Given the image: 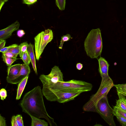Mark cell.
Segmentation results:
<instances>
[{
	"label": "cell",
	"instance_id": "obj_1",
	"mask_svg": "<svg viewBox=\"0 0 126 126\" xmlns=\"http://www.w3.org/2000/svg\"><path fill=\"white\" fill-rule=\"evenodd\" d=\"M41 87L37 86L26 93L20 103L22 111L37 118H44L50 126H57L53 118L48 114L46 110Z\"/></svg>",
	"mask_w": 126,
	"mask_h": 126
},
{
	"label": "cell",
	"instance_id": "obj_2",
	"mask_svg": "<svg viewBox=\"0 0 126 126\" xmlns=\"http://www.w3.org/2000/svg\"><path fill=\"white\" fill-rule=\"evenodd\" d=\"M92 87V84L90 83L82 81L73 79L66 81L58 82L50 85H43L42 90L45 96L51 92L58 91L82 93L91 90Z\"/></svg>",
	"mask_w": 126,
	"mask_h": 126
},
{
	"label": "cell",
	"instance_id": "obj_3",
	"mask_svg": "<svg viewBox=\"0 0 126 126\" xmlns=\"http://www.w3.org/2000/svg\"><path fill=\"white\" fill-rule=\"evenodd\" d=\"M84 46L86 54L91 58H97L101 55L103 45L99 28L93 29L90 31L85 40Z\"/></svg>",
	"mask_w": 126,
	"mask_h": 126
},
{
	"label": "cell",
	"instance_id": "obj_4",
	"mask_svg": "<svg viewBox=\"0 0 126 126\" xmlns=\"http://www.w3.org/2000/svg\"><path fill=\"white\" fill-rule=\"evenodd\" d=\"M114 84L109 76L102 78L101 82L98 90L90 97V99L83 106L82 109L85 111L95 112L96 105L102 98L107 97V95Z\"/></svg>",
	"mask_w": 126,
	"mask_h": 126
},
{
	"label": "cell",
	"instance_id": "obj_5",
	"mask_svg": "<svg viewBox=\"0 0 126 126\" xmlns=\"http://www.w3.org/2000/svg\"><path fill=\"white\" fill-rule=\"evenodd\" d=\"M95 112L99 113L110 126H116L113 119V109L110 106L107 97H103L98 102L95 107Z\"/></svg>",
	"mask_w": 126,
	"mask_h": 126
},
{
	"label": "cell",
	"instance_id": "obj_6",
	"mask_svg": "<svg viewBox=\"0 0 126 126\" xmlns=\"http://www.w3.org/2000/svg\"><path fill=\"white\" fill-rule=\"evenodd\" d=\"M53 38V32L49 29L41 32L34 37L35 50L37 60H39L46 46Z\"/></svg>",
	"mask_w": 126,
	"mask_h": 126
},
{
	"label": "cell",
	"instance_id": "obj_7",
	"mask_svg": "<svg viewBox=\"0 0 126 126\" xmlns=\"http://www.w3.org/2000/svg\"><path fill=\"white\" fill-rule=\"evenodd\" d=\"M39 79L43 85H48L58 82L64 81L63 74L58 66H54L50 73L47 75H41Z\"/></svg>",
	"mask_w": 126,
	"mask_h": 126
},
{
	"label": "cell",
	"instance_id": "obj_8",
	"mask_svg": "<svg viewBox=\"0 0 126 126\" xmlns=\"http://www.w3.org/2000/svg\"><path fill=\"white\" fill-rule=\"evenodd\" d=\"M81 93L80 92L71 93L58 91L51 92L45 96L49 101H57L59 103H63L73 100Z\"/></svg>",
	"mask_w": 126,
	"mask_h": 126
},
{
	"label": "cell",
	"instance_id": "obj_9",
	"mask_svg": "<svg viewBox=\"0 0 126 126\" xmlns=\"http://www.w3.org/2000/svg\"><path fill=\"white\" fill-rule=\"evenodd\" d=\"M30 72L29 65L25 63L21 64V69L19 73L8 83L14 84L18 83L26 77L29 76Z\"/></svg>",
	"mask_w": 126,
	"mask_h": 126
},
{
	"label": "cell",
	"instance_id": "obj_10",
	"mask_svg": "<svg viewBox=\"0 0 126 126\" xmlns=\"http://www.w3.org/2000/svg\"><path fill=\"white\" fill-rule=\"evenodd\" d=\"M19 22L16 20L6 28L0 31V39H6L11 36L14 31L18 30L20 27Z\"/></svg>",
	"mask_w": 126,
	"mask_h": 126
},
{
	"label": "cell",
	"instance_id": "obj_11",
	"mask_svg": "<svg viewBox=\"0 0 126 126\" xmlns=\"http://www.w3.org/2000/svg\"><path fill=\"white\" fill-rule=\"evenodd\" d=\"M99 72L102 78L109 76L108 73L109 65L108 62L104 58L100 57L98 59Z\"/></svg>",
	"mask_w": 126,
	"mask_h": 126
},
{
	"label": "cell",
	"instance_id": "obj_12",
	"mask_svg": "<svg viewBox=\"0 0 126 126\" xmlns=\"http://www.w3.org/2000/svg\"><path fill=\"white\" fill-rule=\"evenodd\" d=\"M21 64H18L8 67L7 72V76L6 80L8 82L19 73L21 69Z\"/></svg>",
	"mask_w": 126,
	"mask_h": 126
},
{
	"label": "cell",
	"instance_id": "obj_13",
	"mask_svg": "<svg viewBox=\"0 0 126 126\" xmlns=\"http://www.w3.org/2000/svg\"><path fill=\"white\" fill-rule=\"evenodd\" d=\"M33 48V45L30 43L28 44V46L27 51L29 55L33 70L35 73L37 75L38 73L36 66V61Z\"/></svg>",
	"mask_w": 126,
	"mask_h": 126
},
{
	"label": "cell",
	"instance_id": "obj_14",
	"mask_svg": "<svg viewBox=\"0 0 126 126\" xmlns=\"http://www.w3.org/2000/svg\"><path fill=\"white\" fill-rule=\"evenodd\" d=\"M119 99L117 100L115 106L126 111V99L125 96L120 93H117Z\"/></svg>",
	"mask_w": 126,
	"mask_h": 126
},
{
	"label": "cell",
	"instance_id": "obj_15",
	"mask_svg": "<svg viewBox=\"0 0 126 126\" xmlns=\"http://www.w3.org/2000/svg\"><path fill=\"white\" fill-rule=\"evenodd\" d=\"M29 76L26 77L18 83L16 98V100H18L20 99L27 82Z\"/></svg>",
	"mask_w": 126,
	"mask_h": 126
},
{
	"label": "cell",
	"instance_id": "obj_16",
	"mask_svg": "<svg viewBox=\"0 0 126 126\" xmlns=\"http://www.w3.org/2000/svg\"><path fill=\"white\" fill-rule=\"evenodd\" d=\"M32 119L31 126H48V123L44 120H42L30 115Z\"/></svg>",
	"mask_w": 126,
	"mask_h": 126
},
{
	"label": "cell",
	"instance_id": "obj_17",
	"mask_svg": "<svg viewBox=\"0 0 126 126\" xmlns=\"http://www.w3.org/2000/svg\"><path fill=\"white\" fill-rule=\"evenodd\" d=\"M3 60L6 63L8 67L11 66L12 64L17 59L16 58L9 57L2 54V55Z\"/></svg>",
	"mask_w": 126,
	"mask_h": 126
},
{
	"label": "cell",
	"instance_id": "obj_18",
	"mask_svg": "<svg viewBox=\"0 0 126 126\" xmlns=\"http://www.w3.org/2000/svg\"><path fill=\"white\" fill-rule=\"evenodd\" d=\"M28 45V44L27 42H23L19 45V55L21 58L24 53L27 50Z\"/></svg>",
	"mask_w": 126,
	"mask_h": 126
},
{
	"label": "cell",
	"instance_id": "obj_19",
	"mask_svg": "<svg viewBox=\"0 0 126 126\" xmlns=\"http://www.w3.org/2000/svg\"><path fill=\"white\" fill-rule=\"evenodd\" d=\"M24 63L29 65L31 62L29 55L27 50L24 53L21 58Z\"/></svg>",
	"mask_w": 126,
	"mask_h": 126
},
{
	"label": "cell",
	"instance_id": "obj_20",
	"mask_svg": "<svg viewBox=\"0 0 126 126\" xmlns=\"http://www.w3.org/2000/svg\"><path fill=\"white\" fill-rule=\"evenodd\" d=\"M114 116L117 118L118 120L122 126H126V118L114 111Z\"/></svg>",
	"mask_w": 126,
	"mask_h": 126
},
{
	"label": "cell",
	"instance_id": "obj_21",
	"mask_svg": "<svg viewBox=\"0 0 126 126\" xmlns=\"http://www.w3.org/2000/svg\"><path fill=\"white\" fill-rule=\"evenodd\" d=\"M72 38L71 37L70 35L68 34L63 35L61 37V39L60 41V43L59 48L62 49L63 44L64 42L65 41H67L70 40V38Z\"/></svg>",
	"mask_w": 126,
	"mask_h": 126
},
{
	"label": "cell",
	"instance_id": "obj_22",
	"mask_svg": "<svg viewBox=\"0 0 126 126\" xmlns=\"http://www.w3.org/2000/svg\"><path fill=\"white\" fill-rule=\"evenodd\" d=\"M56 3L60 10H63L65 8V0H56Z\"/></svg>",
	"mask_w": 126,
	"mask_h": 126
},
{
	"label": "cell",
	"instance_id": "obj_23",
	"mask_svg": "<svg viewBox=\"0 0 126 126\" xmlns=\"http://www.w3.org/2000/svg\"><path fill=\"white\" fill-rule=\"evenodd\" d=\"M114 86L116 88L117 93L126 90V83L117 85L114 84Z\"/></svg>",
	"mask_w": 126,
	"mask_h": 126
},
{
	"label": "cell",
	"instance_id": "obj_24",
	"mask_svg": "<svg viewBox=\"0 0 126 126\" xmlns=\"http://www.w3.org/2000/svg\"><path fill=\"white\" fill-rule=\"evenodd\" d=\"M113 110L126 118V111H124L115 106H113Z\"/></svg>",
	"mask_w": 126,
	"mask_h": 126
},
{
	"label": "cell",
	"instance_id": "obj_25",
	"mask_svg": "<svg viewBox=\"0 0 126 126\" xmlns=\"http://www.w3.org/2000/svg\"><path fill=\"white\" fill-rule=\"evenodd\" d=\"M7 51L11 52L16 56H17L19 54V45L16 47L12 48L9 49Z\"/></svg>",
	"mask_w": 126,
	"mask_h": 126
},
{
	"label": "cell",
	"instance_id": "obj_26",
	"mask_svg": "<svg viewBox=\"0 0 126 126\" xmlns=\"http://www.w3.org/2000/svg\"><path fill=\"white\" fill-rule=\"evenodd\" d=\"M16 119L18 126H24L22 118L21 115H17L16 116Z\"/></svg>",
	"mask_w": 126,
	"mask_h": 126
},
{
	"label": "cell",
	"instance_id": "obj_27",
	"mask_svg": "<svg viewBox=\"0 0 126 126\" xmlns=\"http://www.w3.org/2000/svg\"><path fill=\"white\" fill-rule=\"evenodd\" d=\"M0 99L2 100L5 99L7 96V92L6 90L4 88H2L0 90Z\"/></svg>",
	"mask_w": 126,
	"mask_h": 126
},
{
	"label": "cell",
	"instance_id": "obj_28",
	"mask_svg": "<svg viewBox=\"0 0 126 126\" xmlns=\"http://www.w3.org/2000/svg\"><path fill=\"white\" fill-rule=\"evenodd\" d=\"M18 45L16 44H13L8 47H4L3 48L1 49L0 50V52L2 53L6 52L9 49L14 47H16Z\"/></svg>",
	"mask_w": 126,
	"mask_h": 126
},
{
	"label": "cell",
	"instance_id": "obj_29",
	"mask_svg": "<svg viewBox=\"0 0 126 126\" xmlns=\"http://www.w3.org/2000/svg\"><path fill=\"white\" fill-rule=\"evenodd\" d=\"M37 0H22L23 3L28 5L32 4L36 2Z\"/></svg>",
	"mask_w": 126,
	"mask_h": 126
},
{
	"label": "cell",
	"instance_id": "obj_30",
	"mask_svg": "<svg viewBox=\"0 0 126 126\" xmlns=\"http://www.w3.org/2000/svg\"><path fill=\"white\" fill-rule=\"evenodd\" d=\"M6 120L5 117H3L0 114V126H6Z\"/></svg>",
	"mask_w": 126,
	"mask_h": 126
},
{
	"label": "cell",
	"instance_id": "obj_31",
	"mask_svg": "<svg viewBox=\"0 0 126 126\" xmlns=\"http://www.w3.org/2000/svg\"><path fill=\"white\" fill-rule=\"evenodd\" d=\"M2 54L7 56L10 57L16 58L17 57V56L10 52L6 51L2 53Z\"/></svg>",
	"mask_w": 126,
	"mask_h": 126
},
{
	"label": "cell",
	"instance_id": "obj_32",
	"mask_svg": "<svg viewBox=\"0 0 126 126\" xmlns=\"http://www.w3.org/2000/svg\"><path fill=\"white\" fill-rule=\"evenodd\" d=\"M11 123L12 126H18L16 120V116L13 115L12 116Z\"/></svg>",
	"mask_w": 126,
	"mask_h": 126
},
{
	"label": "cell",
	"instance_id": "obj_33",
	"mask_svg": "<svg viewBox=\"0 0 126 126\" xmlns=\"http://www.w3.org/2000/svg\"><path fill=\"white\" fill-rule=\"evenodd\" d=\"M25 33L24 30H20L17 32V35L19 37H22L25 34Z\"/></svg>",
	"mask_w": 126,
	"mask_h": 126
},
{
	"label": "cell",
	"instance_id": "obj_34",
	"mask_svg": "<svg viewBox=\"0 0 126 126\" xmlns=\"http://www.w3.org/2000/svg\"><path fill=\"white\" fill-rule=\"evenodd\" d=\"M6 42L5 40L0 39V50L5 47Z\"/></svg>",
	"mask_w": 126,
	"mask_h": 126
},
{
	"label": "cell",
	"instance_id": "obj_35",
	"mask_svg": "<svg viewBox=\"0 0 126 126\" xmlns=\"http://www.w3.org/2000/svg\"><path fill=\"white\" fill-rule=\"evenodd\" d=\"M8 0H0V11L1 9L4 5L5 2L8 1Z\"/></svg>",
	"mask_w": 126,
	"mask_h": 126
},
{
	"label": "cell",
	"instance_id": "obj_36",
	"mask_svg": "<svg viewBox=\"0 0 126 126\" xmlns=\"http://www.w3.org/2000/svg\"><path fill=\"white\" fill-rule=\"evenodd\" d=\"M83 67V64L80 63H78L76 64V68L79 70H81Z\"/></svg>",
	"mask_w": 126,
	"mask_h": 126
},
{
	"label": "cell",
	"instance_id": "obj_37",
	"mask_svg": "<svg viewBox=\"0 0 126 126\" xmlns=\"http://www.w3.org/2000/svg\"><path fill=\"white\" fill-rule=\"evenodd\" d=\"M118 93H122V94H123L125 96H126V90L125 91L121 92H118Z\"/></svg>",
	"mask_w": 126,
	"mask_h": 126
}]
</instances>
